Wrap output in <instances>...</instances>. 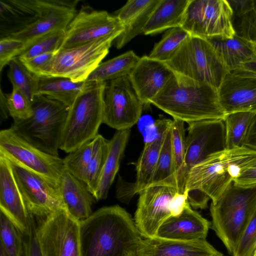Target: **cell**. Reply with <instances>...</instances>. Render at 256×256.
<instances>
[{"label": "cell", "mask_w": 256, "mask_h": 256, "mask_svg": "<svg viewBox=\"0 0 256 256\" xmlns=\"http://www.w3.org/2000/svg\"><path fill=\"white\" fill-rule=\"evenodd\" d=\"M142 238L118 205L102 207L80 222V256H126L136 253Z\"/></svg>", "instance_id": "cell-1"}, {"label": "cell", "mask_w": 256, "mask_h": 256, "mask_svg": "<svg viewBox=\"0 0 256 256\" xmlns=\"http://www.w3.org/2000/svg\"><path fill=\"white\" fill-rule=\"evenodd\" d=\"M152 104L177 119L188 124L207 120H224L218 90L206 84H188L174 76L152 100Z\"/></svg>", "instance_id": "cell-2"}, {"label": "cell", "mask_w": 256, "mask_h": 256, "mask_svg": "<svg viewBox=\"0 0 256 256\" xmlns=\"http://www.w3.org/2000/svg\"><path fill=\"white\" fill-rule=\"evenodd\" d=\"M256 164V152L241 147L213 154L190 170L185 192L199 190L216 202L247 168Z\"/></svg>", "instance_id": "cell-3"}, {"label": "cell", "mask_w": 256, "mask_h": 256, "mask_svg": "<svg viewBox=\"0 0 256 256\" xmlns=\"http://www.w3.org/2000/svg\"><path fill=\"white\" fill-rule=\"evenodd\" d=\"M164 63L180 80L208 85L218 90L229 72L208 40L192 36Z\"/></svg>", "instance_id": "cell-4"}, {"label": "cell", "mask_w": 256, "mask_h": 256, "mask_svg": "<svg viewBox=\"0 0 256 256\" xmlns=\"http://www.w3.org/2000/svg\"><path fill=\"white\" fill-rule=\"evenodd\" d=\"M32 103V116L25 120H14L10 128L36 148L58 156L69 108L40 94Z\"/></svg>", "instance_id": "cell-5"}, {"label": "cell", "mask_w": 256, "mask_h": 256, "mask_svg": "<svg viewBox=\"0 0 256 256\" xmlns=\"http://www.w3.org/2000/svg\"><path fill=\"white\" fill-rule=\"evenodd\" d=\"M256 208V185L242 186L233 182L211 202L212 228L230 254Z\"/></svg>", "instance_id": "cell-6"}, {"label": "cell", "mask_w": 256, "mask_h": 256, "mask_svg": "<svg viewBox=\"0 0 256 256\" xmlns=\"http://www.w3.org/2000/svg\"><path fill=\"white\" fill-rule=\"evenodd\" d=\"M107 82H90L69 108L60 149L69 153L91 142L103 123Z\"/></svg>", "instance_id": "cell-7"}, {"label": "cell", "mask_w": 256, "mask_h": 256, "mask_svg": "<svg viewBox=\"0 0 256 256\" xmlns=\"http://www.w3.org/2000/svg\"><path fill=\"white\" fill-rule=\"evenodd\" d=\"M110 38L92 41L57 51L40 70L39 77H64L74 82L86 81L108 54Z\"/></svg>", "instance_id": "cell-8"}, {"label": "cell", "mask_w": 256, "mask_h": 256, "mask_svg": "<svg viewBox=\"0 0 256 256\" xmlns=\"http://www.w3.org/2000/svg\"><path fill=\"white\" fill-rule=\"evenodd\" d=\"M0 155L58 186L66 169L62 158L36 148L10 128L0 132Z\"/></svg>", "instance_id": "cell-9"}, {"label": "cell", "mask_w": 256, "mask_h": 256, "mask_svg": "<svg viewBox=\"0 0 256 256\" xmlns=\"http://www.w3.org/2000/svg\"><path fill=\"white\" fill-rule=\"evenodd\" d=\"M181 27L190 36L206 40L231 38L236 34L226 0H190Z\"/></svg>", "instance_id": "cell-10"}, {"label": "cell", "mask_w": 256, "mask_h": 256, "mask_svg": "<svg viewBox=\"0 0 256 256\" xmlns=\"http://www.w3.org/2000/svg\"><path fill=\"white\" fill-rule=\"evenodd\" d=\"M42 256H80V222L66 211L37 220Z\"/></svg>", "instance_id": "cell-11"}, {"label": "cell", "mask_w": 256, "mask_h": 256, "mask_svg": "<svg viewBox=\"0 0 256 256\" xmlns=\"http://www.w3.org/2000/svg\"><path fill=\"white\" fill-rule=\"evenodd\" d=\"M124 30L123 25L115 15L82 6L67 27L58 50L103 38L116 40Z\"/></svg>", "instance_id": "cell-12"}, {"label": "cell", "mask_w": 256, "mask_h": 256, "mask_svg": "<svg viewBox=\"0 0 256 256\" xmlns=\"http://www.w3.org/2000/svg\"><path fill=\"white\" fill-rule=\"evenodd\" d=\"M143 106L128 76L110 80L104 93L103 123L117 130L130 129L140 118Z\"/></svg>", "instance_id": "cell-13"}, {"label": "cell", "mask_w": 256, "mask_h": 256, "mask_svg": "<svg viewBox=\"0 0 256 256\" xmlns=\"http://www.w3.org/2000/svg\"><path fill=\"white\" fill-rule=\"evenodd\" d=\"M12 164L26 208L36 220L66 212L59 186L25 168Z\"/></svg>", "instance_id": "cell-14"}, {"label": "cell", "mask_w": 256, "mask_h": 256, "mask_svg": "<svg viewBox=\"0 0 256 256\" xmlns=\"http://www.w3.org/2000/svg\"><path fill=\"white\" fill-rule=\"evenodd\" d=\"M178 190L164 186H149L138 192L134 222L144 238L155 237L161 224L172 216L173 200Z\"/></svg>", "instance_id": "cell-15"}, {"label": "cell", "mask_w": 256, "mask_h": 256, "mask_svg": "<svg viewBox=\"0 0 256 256\" xmlns=\"http://www.w3.org/2000/svg\"><path fill=\"white\" fill-rule=\"evenodd\" d=\"M218 94L226 115L239 112L256 114V64L248 62L229 71Z\"/></svg>", "instance_id": "cell-16"}, {"label": "cell", "mask_w": 256, "mask_h": 256, "mask_svg": "<svg viewBox=\"0 0 256 256\" xmlns=\"http://www.w3.org/2000/svg\"><path fill=\"white\" fill-rule=\"evenodd\" d=\"M187 130L184 168L186 180L192 167L210 155L226 149L224 120H207L190 122Z\"/></svg>", "instance_id": "cell-17"}, {"label": "cell", "mask_w": 256, "mask_h": 256, "mask_svg": "<svg viewBox=\"0 0 256 256\" xmlns=\"http://www.w3.org/2000/svg\"><path fill=\"white\" fill-rule=\"evenodd\" d=\"M0 211L12 222L22 235L30 233L32 216L26 208L12 163L0 155Z\"/></svg>", "instance_id": "cell-18"}, {"label": "cell", "mask_w": 256, "mask_h": 256, "mask_svg": "<svg viewBox=\"0 0 256 256\" xmlns=\"http://www.w3.org/2000/svg\"><path fill=\"white\" fill-rule=\"evenodd\" d=\"M174 76L164 62L143 56L128 76L138 97L146 105L150 104Z\"/></svg>", "instance_id": "cell-19"}, {"label": "cell", "mask_w": 256, "mask_h": 256, "mask_svg": "<svg viewBox=\"0 0 256 256\" xmlns=\"http://www.w3.org/2000/svg\"><path fill=\"white\" fill-rule=\"evenodd\" d=\"M79 2L78 0H52L50 6L36 24L8 37L22 41L24 50L42 36L56 30H66L78 12L76 6Z\"/></svg>", "instance_id": "cell-20"}, {"label": "cell", "mask_w": 256, "mask_h": 256, "mask_svg": "<svg viewBox=\"0 0 256 256\" xmlns=\"http://www.w3.org/2000/svg\"><path fill=\"white\" fill-rule=\"evenodd\" d=\"M136 256H224L206 240L180 241L142 238Z\"/></svg>", "instance_id": "cell-21"}, {"label": "cell", "mask_w": 256, "mask_h": 256, "mask_svg": "<svg viewBox=\"0 0 256 256\" xmlns=\"http://www.w3.org/2000/svg\"><path fill=\"white\" fill-rule=\"evenodd\" d=\"M210 224L188 204L180 214L166 219L155 237L180 241L206 240Z\"/></svg>", "instance_id": "cell-22"}, {"label": "cell", "mask_w": 256, "mask_h": 256, "mask_svg": "<svg viewBox=\"0 0 256 256\" xmlns=\"http://www.w3.org/2000/svg\"><path fill=\"white\" fill-rule=\"evenodd\" d=\"M60 191L68 214L80 222L92 213L95 198L86 184L65 169L59 184Z\"/></svg>", "instance_id": "cell-23"}, {"label": "cell", "mask_w": 256, "mask_h": 256, "mask_svg": "<svg viewBox=\"0 0 256 256\" xmlns=\"http://www.w3.org/2000/svg\"><path fill=\"white\" fill-rule=\"evenodd\" d=\"M160 0H130L116 12L124 28L116 39V46L120 49L136 36L142 33L150 16Z\"/></svg>", "instance_id": "cell-24"}, {"label": "cell", "mask_w": 256, "mask_h": 256, "mask_svg": "<svg viewBox=\"0 0 256 256\" xmlns=\"http://www.w3.org/2000/svg\"><path fill=\"white\" fill-rule=\"evenodd\" d=\"M158 135L145 143L144 148L135 164L136 180L128 186L124 192H117V197L122 202L129 200L136 194L148 186L151 183L162 145L163 136L161 130L156 126Z\"/></svg>", "instance_id": "cell-25"}, {"label": "cell", "mask_w": 256, "mask_h": 256, "mask_svg": "<svg viewBox=\"0 0 256 256\" xmlns=\"http://www.w3.org/2000/svg\"><path fill=\"white\" fill-rule=\"evenodd\" d=\"M206 40L214 48L229 71L256 59L254 42L236 34L231 38H213Z\"/></svg>", "instance_id": "cell-26"}, {"label": "cell", "mask_w": 256, "mask_h": 256, "mask_svg": "<svg viewBox=\"0 0 256 256\" xmlns=\"http://www.w3.org/2000/svg\"><path fill=\"white\" fill-rule=\"evenodd\" d=\"M130 134V129L117 130L108 140L107 157L95 192L96 200L106 198L118 170Z\"/></svg>", "instance_id": "cell-27"}, {"label": "cell", "mask_w": 256, "mask_h": 256, "mask_svg": "<svg viewBox=\"0 0 256 256\" xmlns=\"http://www.w3.org/2000/svg\"><path fill=\"white\" fill-rule=\"evenodd\" d=\"M190 0H160L150 16L142 33L154 34L181 27Z\"/></svg>", "instance_id": "cell-28"}, {"label": "cell", "mask_w": 256, "mask_h": 256, "mask_svg": "<svg viewBox=\"0 0 256 256\" xmlns=\"http://www.w3.org/2000/svg\"><path fill=\"white\" fill-rule=\"evenodd\" d=\"M172 122L171 120L165 118L156 122V126L162 132L163 140L157 164L149 186H169L178 190L172 147Z\"/></svg>", "instance_id": "cell-29"}, {"label": "cell", "mask_w": 256, "mask_h": 256, "mask_svg": "<svg viewBox=\"0 0 256 256\" xmlns=\"http://www.w3.org/2000/svg\"><path fill=\"white\" fill-rule=\"evenodd\" d=\"M39 94L70 108L88 81L74 82L64 77H40Z\"/></svg>", "instance_id": "cell-30"}, {"label": "cell", "mask_w": 256, "mask_h": 256, "mask_svg": "<svg viewBox=\"0 0 256 256\" xmlns=\"http://www.w3.org/2000/svg\"><path fill=\"white\" fill-rule=\"evenodd\" d=\"M140 58L132 50L128 51L101 62L86 80L106 82L128 76Z\"/></svg>", "instance_id": "cell-31"}, {"label": "cell", "mask_w": 256, "mask_h": 256, "mask_svg": "<svg viewBox=\"0 0 256 256\" xmlns=\"http://www.w3.org/2000/svg\"><path fill=\"white\" fill-rule=\"evenodd\" d=\"M171 138L172 152L178 190L180 194L185 192L186 138L184 122L177 119L172 122Z\"/></svg>", "instance_id": "cell-32"}, {"label": "cell", "mask_w": 256, "mask_h": 256, "mask_svg": "<svg viewBox=\"0 0 256 256\" xmlns=\"http://www.w3.org/2000/svg\"><path fill=\"white\" fill-rule=\"evenodd\" d=\"M256 114L251 112H239L226 116L224 122L226 149L243 146L249 128Z\"/></svg>", "instance_id": "cell-33"}, {"label": "cell", "mask_w": 256, "mask_h": 256, "mask_svg": "<svg viewBox=\"0 0 256 256\" xmlns=\"http://www.w3.org/2000/svg\"><path fill=\"white\" fill-rule=\"evenodd\" d=\"M8 66L7 75L12 86L18 88L32 102L39 94L40 78L28 70L18 58L12 60Z\"/></svg>", "instance_id": "cell-34"}, {"label": "cell", "mask_w": 256, "mask_h": 256, "mask_svg": "<svg viewBox=\"0 0 256 256\" xmlns=\"http://www.w3.org/2000/svg\"><path fill=\"white\" fill-rule=\"evenodd\" d=\"M93 148L84 184L92 194L96 192L107 157L108 140L100 134L92 140Z\"/></svg>", "instance_id": "cell-35"}, {"label": "cell", "mask_w": 256, "mask_h": 256, "mask_svg": "<svg viewBox=\"0 0 256 256\" xmlns=\"http://www.w3.org/2000/svg\"><path fill=\"white\" fill-rule=\"evenodd\" d=\"M190 34L182 27L168 30L156 44L149 56L150 58L166 62L174 54Z\"/></svg>", "instance_id": "cell-36"}, {"label": "cell", "mask_w": 256, "mask_h": 256, "mask_svg": "<svg viewBox=\"0 0 256 256\" xmlns=\"http://www.w3.org/2000/svg\"><path fill=\"white\" fill-rule=\"evenodd\" d=\"M0 244L10 256H22L23 235L2 212L0 211Z\"/></svg>", "instance_id": "cell-37"}, {"label": "cell", "mask_w": 256, "mask_h": 256, "mask_svg": "<svg viewBox=\"0 0 256 256\" xmlns=\"http://www.w3.org/2000/svg\"><path fill=\"white\" fill-rule=\"evenodd\" d=\"M66 30H56L38 38L16 58H28L46 53L56 52L63 41Z\"/></svg>", "instance_id": "cell-38"}, {"label": "cell", "mask_w": 256, "mask_h": 256, "mask_svg": "<svg viewBox=\"0 0 256 256\" xmlns=\"http://www.w3.org/2000/svg\"><path fill=\"white\" fill-rule=\"evenodd\" d=\"M93 148L92 140L68 153L63 158L66 170L84 183Z\"/></svg>", "instance_id": "cell-39"}, {"label": "cell", "mask_w": 256, "mask_h": 256, "mask_svg": "<svg viewBox=\"0 0 256 256\" xmlns=\"http://www.w3.org/2000/svg\"><path fill=\"white\" fill-rule=\"evenodd\" d=\"M9 114L14 120H25L32 114V103L18 88L12 86L10 94H6Z\"/></svg>", "instance_id": "cell-40"}, {"label": "cell", "mask_w": 256, "mask_h": 256, "mask_svg": "<svg viewBox=\"0 0 256 256\" xmlns=\"http://www.w3.org/2000/svg\"><path fill=\"white\" fill-rule=\"evenodd\" d=\"M256 248V208L236 244L232 256H252Z\"/></svg>", "instance_id": "cell-41"}, {"label": "cell", "mask_w": 256, "mask_h": 256, "mask_svg": "<svg viewBox=\"0 0 256 256\" xmlns=\"http://www.w3.org/2000/svg\"><path fill=\"white\" fill-rule=\"evenodd\" d=\"M233 25L236 34L254 42L256 49V8L240 17L233 18Z\"/></svg>", "instance_id": "cell-42"}, {"label": "cell", "mask_w": 256, "mask_h": 256, "mask_svg": "<svg viewBox=\"0 0 256 256\" xmlns=\"http://www.w3.org/2000/svg\"><path fill=\"white\" fill-rule=\"evenodd\" d=\"M24 48V42L12 38L0 39V72L3 68L17 57Z\"/></svg>", "instance_id": "cell-43"}, {"label": "cell", "mask_w": 256, "mask_h": 256, "mask_svg": "<svg viewBox=\"0 0 256 256\" xmlns=\"http://www.w3.org/2000/svg\"><path fill=\"white\" fill-rule=\"evenodd\" d=\"M22 256H42L37 237V222L32 216L30 233L23 235Z\"/></svg>", "instance_id": "cell-44"}, {"label": "cell", "mask_w": 256, "mask_h": 256, "mask_svg": "<svg viewBox=\"0 0 256 256\" xmlns=\"http://www.w3.org/2000/svg\"><path fill=\"white\" fill-rule=\"evenodd\" d=\"M55 54L46 53L28 58H18L28 70L38 76L40 70L52 60Z\"/></svg>", "instance_id": "cell-45"}, {"label": "cell", "mask_w": 256, "mask_h": 256, "mask_svg": "<svg viewBox=\"0 0 256 256\" xmlns=\"http://www.w3.org/2000/svg\"><path fill=\"white\" fill-rule=\"evenodd\" d=\"M228 2L232 10L233 18L240 17L256 8V0H232Z\"/></svg>", "instance_id": "cell-46"}, {"label": "cell", "mask_w": 256, "mask_h": 256, "mask_svg": "<svg viewBox=\"0 0 256 256\" xmlns=\"http://www.w3.org/2000/svg\"><path fill=\"white\" fill-rule=\"evenodd\" d=\"M188 200L190 206L195 208L204 209L208 206L210 199L208 195L199 190L186 192Z\"/></svg>", "instance_id": "cell-47"}, {"label": "cell", "mask_w": 256, "mask_h": 256, "mask_svg": "<svg viewBox=\"0 0 256 256\" xmlns=\"http://www.w3.org/2000/svg\"><path fill=\"white\" fill-rule=\"evenodd\" d=\"M233 182L242 186L256 185V164L246 169Z\"/></svg>", "instance_id": "cell-48"}, {"label": "cell", "mask_w": 256, "mask_h": 256, "mask_svg": "<svg viewBox=\"0 0 256 256\" xmlns=\"http://www.w3.org/2000/svg\"><path fill=\"white\" fill-rule=\"evenodd\" d=\"M243 146L256 152V114L249 128Z\"/></svg>", "instance_id": "cell-49"}, {"label": "cell", "mask_w": 256, "mask_h": 256, "mask_svg": "<svg viewBox=\"0 0 256 256\" xmlns=\"http://www.w3.org/2000/svg\"><path fill=\"white\" fill-rule=\"evenodd\" d=\"M0 122L6 120L10 116L6 94L4 93L0 89Z\"/></svg>", "instance_id": "cell-50"}, {"label": "cell", "mask_w": 256, "mask_h": 256, "mask_svg": "<svg viewBox=\"0 0 256 256\" xmlns=\"http://www.w3.org/2000/svg\"><path fill=\"white\" fill-rule=\"evenodd\" d=\"M0 256H10L4 247L0 244Z\"/></svg>", "instance_id": "cell-51"}, {"label": "cell", "mask_w": 256, "mask_h": 256, "mask_svg": "<svg viewBox=\"0 0 256 256\" xmlns=\"http://www.w3.org/2000/svg\"><path fill=\"white\" fill-rule=\"evenodd\" d=\"M126 256H136V253H132Z\"/></svg>", "instance_id": "cell-52"}, {"label": "cell", "mask_w": 256, "mask_h": 256, "mask_svg": "<svg viewBox=\"0 0 256 256\" xmlns=\"http://www.w3.org/2000/svg\"><path fill=\"white\" fill-rule=\"evenodd\" d=\"M252 256H256V249H255V250L254 251V252Z\"/></svg>", "instance_id": "cell-53"}, {"label": "cell", "mask_w": 256, "mask_h": 256, "mask_svg": "<svg viewBox=\"0 0 256 256\" xmlns=\"http://www.w3.org/2000/svg\"></svg>", "instance_id": "cell-54"}]
</instances>
